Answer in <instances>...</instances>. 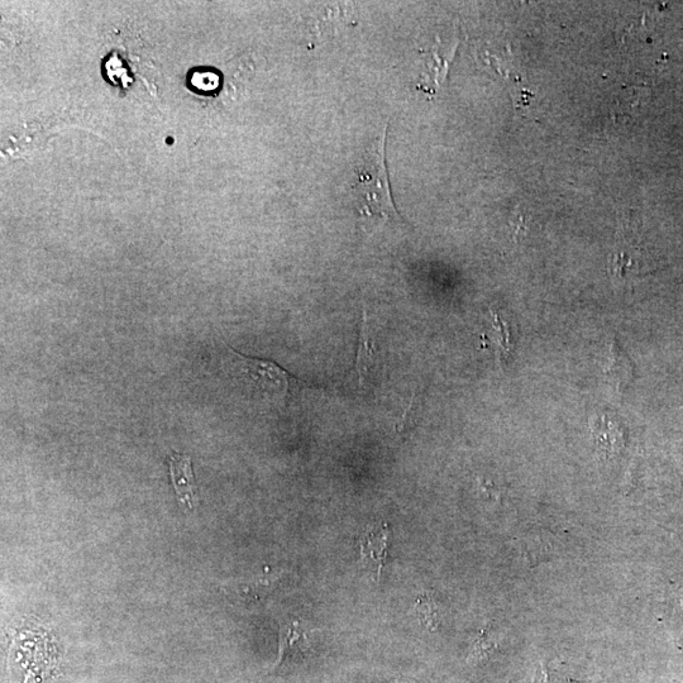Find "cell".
<instances>
[{"mask_svg":"<svg viewBox=\"0 0 683 683\" xmlns=\"http://www.w3.org/2000/svg\"><path fill=\"white\" fill-rule=\"evenodd\" d=\"M385 142L386 127L367 150L357 169L356 205L361 218L371 229H379L386 223L400 222L401 219L391 194Z\"/></svg>","mask_w":683,"mask_h":683,"instance_id":"1","label":"cell"},{"mask_svg":"<svg viewBox=\"0 0 683 683\" xmlns=\"http://www.w3.org/2000/svg\"><path fill=\"white\" fill-rule=\"evenodd\" d=\"M232 353L236 357L238 369L260 391L284 396L289 393L291 382L296 381L293 376L277 366L275 362L246 357L234 350Z\"/></svg>","mask_w":683,"mask_h":683,"instance_id":"2","label":"cell"},{"mask_svg":"<svg viewBox=\"0 0 683 683\" xmlns=\"http://www.w3.org/2000/svg\"><path fill=\"white\" fill-rule=\"evenodd\" d=\"M389 534L388 524L375 525L367 529L358 541L361 565L376 570L377 577L381 576L388 556Z\"/></svg>","mask_w":683,"mask_h":683,"instance_id":"3","label":"cell"},{"mask_svg":"<svg viewBox=\"0 0 683 683\" xmlns=\"http://www.w3.org/2000/svg\"><path fill=\"white\" fill-rule=\"evenodd\" d=\"M170 474L180 503L190 509L193 508L198 499L195 495V479L193 467H191V458L186 455H179V453L171 455Z\"/></svg>","mask_w":683,"mask_h":683,"instance_id":"4","label":"cell"},{"mask_svg":"<svg viewBox=\"0 0 683 683\" xmlns=\"http://www.w3.org/2000/svg\"><path fill=\"white\" fill-rule=\"evenodd\" d=\"M309 648L310 635L307 629L303 628L300 623L284 625L280 629L279 656H277L275 667H279L285 659L303 654Z\"/></svg>","mask_w":683,"mask_h":683,"instance_id":"5","label":"cell"},{"mask_svg":"<svg viewBox=\"0 0 683 683\" xmlns=\"http://www.w3.org/2000/svg\"><path fill=\"white\" fill-rule=\"evenodd\" d=\"M374 341H372L371 328L369 326V318H367L366 309L364 310V318H362V326L360 332V343H358V352L356 358V371L360 386H364L367 374H369L372 361H374Z\"/></svg>","mask_w":683,"mask_h":683,"instance_id":"6","label":"cell"},{"mask_svg":"<svg viewBox=\"0 0 683 683\" xmlns=\"http://www.w3.org/2000/svg\"><path fill=\"white\" fill-rule=\"evenodd\" d=\"M605 376L619 390L628 386L630 377H632V365H630L628 355L623 352L618 343H614L611 347L609 365L605 369Z\"/></svg>","mask_w":683,"mask_h":683,"instance_id":"7","label":"cell"},{"mask_svg":"<svg viewBox=\"0 0 683 683\" xmlns=\"http://www.w3.org/2000/svg\"><path fill=\"white\" fill-rule=\"evenodd\" d=\"M415 611H417L420 623L424 627L433 630L441 623V609L432 596L420 595L417 604H415Z\"/></svg>","mask_w":683,"mask_h":683,"instance_id":"8","label":"cell"},{"mask_svg":"<svg viewBox=\"0 0 683 683\" xmlns=\"http://www.w3.org/2000/svg\"><path fill=\"white\" fill-rule=\"evenodd\" d=\"M275 577H261L259 580L247 582L237 587V594L246 601H256L265 597L275 584Z\"/></svg>","mask_w":683,"mask_h":683,"instance_id":"9","label":"cell"},{"mask_svg":"<svg viewBox=\"0 0 683 683\" xmlns=\"http://www.w3.org/2000/svg\"><path fill=\"white\" fill-rule=\"evenodd\" d=\"M190 83L198 92L210 93L217 89L218 76L208 71H198L193 75Z\"/></svg>","mask_w":683,"mask_h":683,"instance_id":"10","label":"cell"},{"mask_svg":"<svg viewBox=\"0 0 683 683\" xmlns=\"http://www.w3.org/2000/svg\"><path fill=\"white\" fill-rule=\"evenodd\" d=\"M396 683H404V682H396Z\"/></svg>","mask_w":683,"mask_h":683,"instance_id":"11","label":"cell"}]
</instances>
